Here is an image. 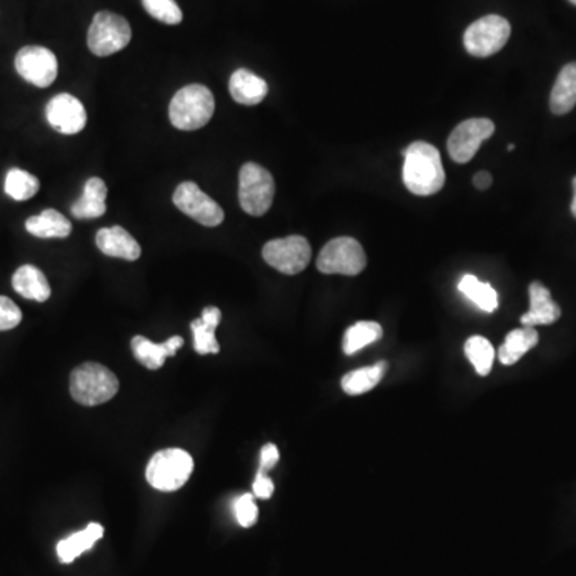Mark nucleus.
I'll return each mask as SVG.
<instances>
[{
    "label": "nucleus",
    "mask_w": 576,
    "mask_h": 576,
    "mask_svg": "<svg viewBox=\"0 0 576 576\" xmlns=\"http://www.w3.org/2000/svg\"><path fill=\"white\" fill-rule=\"evenodd\" d=\"M405 188L416 196H432L444 188L445 172L440 152L426 141H415L404 151Z\"/></svg>",
    "instance_id": "f257e3e1"
},
{
    "label": "nucleus",
    "mask_w": 576,
    "mask_h": 576,
    "mask_svg": "<svg viewBox=\"0 0 576 576\" xmlns=\"http://www.w3.org/2000/svg\"><path fill=\"white\" fill-rule=\"evenodd\" d=\"M215 98L205 85L192 84L175 93L168 108L173 127L184 132L199 130L212 119Z\"/></svg>",
    "instance_id": "f03ea898"
},
{
    "label": "nucleus",
    "mask_w": 576,
    "mask_h": 576,
    "mask_svg": "<svg viewBox=\"0 0 576 576\" xmlns=\"http://www.w3.org/2000/svg\"><path fill=\"white\" fill-rule=\"evenodd\" d=\"M72 399L85 407L104 404L119 391L117 376L104 365L85 362L74 368L69 384Z\"/></svg>",
    "instance_id": "7ed1b4c3"
},
{
    "label": "nucleus",
    "mask_w": 576,
    "mask_h": 576,
    "mask_svg": "<svg viewBox=\"0 0 576 576\" xmlns=\"http://www.w3.org/2000/svg\"><path fill=\"white\" fill-rule=\"evenodd\" d=\"M192 469L194 460L186 450L165 448L149 460L146 479L160 492H175L188 482Z\"/></svg>",
    "instance_id": "20e7f679"
},
{
    "label": "nucleus",
    "mask_w": 576,
    "mask_h": 576,
    "mask_svg": "<svg viewBox=\"0 0 576 576\" xmlns=\"http://www.w3.org/2000/svg\"><path fill=\"white\" fill-rule=\"evenodd\" d=\"M276 183L271 173L255 162L242 165L239 173V204L245 213L263 216L271 208Z\"/></svg>",
    "instance_id": "39448f33"
},
{
    "label": "nucleus",
    "mask_w": 576,
    "mask_h": 576,
    "mask_svg": "<svg viewBox=\"0 0 576 576\" xmlns=\"http://www.w3.org/2000/svg\"><path fill=\"white\" fill-rule=\"evenodd\" d=\"M132 40V28L124 16L98 12L88 29L87 45L96 56H109L124 50Z\"/></svg>",
    "instance_id": "423d86ee"
},
{
    "label": "nucleus",
    "mask_w": 576,
    "mask_h": 576,
    "mask_svg": "<svg viewBox=\"0 0 576 576\" xmlns=\"http://www.w3.org/2000/svg\"><path fill=\"white\" fill-rule=\"evenodd\" d=\"M367 266L364 248L352 237L330 240L317 256V269L324 274L357 276Z\"/></svg>",
    "instance_id": "0eeeda50"
},
{
    "label": "nucleus",
    "mask_w": 576,
    "mask_h": 576,
    "mask_svg": "<svg viewBox=\"0 0 576 576\" xmlns=\"http://www.w3.org/2000/svg\"><path fill=\"white\" fill-rule=\"evenodd\" d=\"M511 36V24L500 15H487L464 32V47L469 55L487 58L500 52Z\"/></svg>",
    "instance_id": "6e6552de"
},
{
    "label": "nucleus",
    "mask_w": 576,
    "mask_h": 576,
    "mask_svg": "<svg viewBox=\"0 0 576 576\" xmlns=\"http://www.w3.org/2000/svg\"><path fill=\"white\" fill-rule=\"evenodd\" d=\"M311 255V245L303 236L269 240L263 247L264 261L287 276H295L304 271L311 261Z\"/></svg>",
    "instance_id": "1a4fd4ad"
},
{
    "label": "nucleus",
    "mask_w": 576,
    "mask_h": 576,
    "mask_svg": "<svg viewBox=\"0 0 576 576\" xmlns=\"http://www.w3.org/2000/svg\"><path fill=\"white\" fill-rule=\"evenodd\" d=\"M173 204L180 208L184 215L207 228H216L223 223V208L192 181H184L176 188Z\"/></svg>",
    "instance_id": "9d476101"
},
{
    "label": "nucleus",
    "mask_w": 576,
    "mask_h": 576,
    "mask_svg": "<svg viewBox=\"0 0 576 576\" xmlns=\"http://www.w3.org/2000/svg\"><path fill=\"white\" fill-rule=\"evenodd\" d=\"M16 72L29 84L47 88L58 76V60L55 53L39 45H29L16 53Z\"/></svg>",
    "instance_id": "9b49d317"
},
{
    "label": "nucleus",
    "mask_w": 576,
    "mask_h": 576,
    "mask_svg": "<svg viewBox=\"0 0 576 576\" xmlns=\"http://www.w3.org/2000/svg\"><path fill=\"white\" fill-rule=\"evenodd\" d=\"M495 133L490 119H469L461 122L448 138L447 148L456 164H468L476 156L480 144Z\"/></svg>",
    "instance_id": "f8f14e48"
},
{
    "label": "nucleus",
    "mask_w": 576,
    "mask_h": 576,
    "mask_svg": "<svg viewBox=\"0 0 576 576\" xmlns=\"http://www.w3.org/2000/svg\"><path fill=\"white\" fill-rule=\"evenodd\" d=\"M45 114L48 124L63 135H76L87 125V111L84 104L69 93L53 96L52 100L48 101Z\"/></svg>",
    "instance_id": "ddd939ff"
},
{
    "label": "nucleus",
    "mask_w": 576,
    "mask_h": 576,
    "mask_svg": "<svg viewBox=\"0 0 576 576\" xmlns=\"http://www.w3.org/2000/svg\"><path fill=\"white\" fill-rule=\"evenodd\" d=\"M530 309L520 317L524 327L551 325L560 317L559 304L552 300L551 292L541 282H532L530 288Z\"/></svg>",
    "instance_id": "4468645a"
},
{
    "label": "nucleus",
    "mask_w": 576,
    "mask_h": 576,
    "mask_svg": "<svg viewBox=\"0 0 576 576\" xmlns=\"http://www.w3.org/2000/svg\"><path fill=\"white\" fill-rule=\"evenodd\" d=\"M96 247L112 258L135 261L141 256V247L130 232L120 226L103 228L96 232Z\"/></svg>",
    "instance_id": "2eb2a0df"
},
{
    "label": "nucleus",
    "mask_w": 576,
    "mask_h": 576,
    "mask_svg": "<svg viewBox=\"0 0 576 576\" xmlns=\"http://www.w3.org/2000/svg\"><path fill=\"white\" fill-rule=\"evenodd\" d=\"M184 340L181 336H172L165 343H152L144 336H135L132 340L133 356L149 370H157L164 365L165 359L175 356L176 351L183 346Z\"/></svg>",
    "instance_id": "dca6fc26"
},
{
    "label": "nucleus",
    "mask_w": 576,
    "mask_h": 576,
    "mask_svg": "<svg viewBox=\"0 0 576 576\" xmlns=\"http://www.w3.org/2000/svg\"><path fill=\"white\" fill-rule=\"evenodd\" d=\"M266 80L248 69H237L229 79V93L234 101L244 106H255L268 96Z\"/></svg>",
    "instance_id": "f3484780"
},
{
    "label": "nucleus",
    "mask_w": 576,
    "mask_h": 576,
    "mask_svg": "<svg viewBox=\"0 0 576 576\" xmlns=\"http://www.w3.org/2000/svg\"><path fill=\"white\" fill-rule=\"evenodd\" d=\"M106 197L108 188L101 178H88L84 186V194L71 207L72 215L77 220H95L106 213Z\"/></svg>",
    "instance_id": "a211bd4d"
},
{
    "label": "nucleus",
    "mask_w": 576,
    "mask_h": 576,
    "mask_svg": "<svg viewBox=\"0 0 576 576\" xmlns=\"http://www.w3.org/2000/svg\"><path fill=\"white\" fill-rule=\"evenodd\" d=\"M12 285L18 295L28 298V300L37 301V303H45L52 295V288H50L44 272L36 266H31V264H24L21 268L16 269L15 274H13Z\"/></svg>",
    "instance_id": "6ab92c4d"
},
{
    "label": "nucleus",
    "mask_w": 576,
    "mask_h": 576,
    "mask_svg": "<svg viewBox=\"0 0 576 576\" xmlns=\"http://www.w3.org/2000/svg\"><path fill=\"white\" fill-rule=\"evenodd\" d=\"M221 311L215 306L205 308L200 319L192 320L191 328L194 332V349L197 354H218L220 344L216 341L215 330L220 325Z\"/></svg>",
    "instance_id": "aec40b11"
},
{
    "label": "nucleus",
    "mask_w": 576,
    "mask_h": 576,
    "mask_svg": "<svg viewBox=\"0 0 576 576\" xmlns=\"http://www.w3.org/2000/svg\"><path fill=\"white\" fill-rule=\"evenodd\" d=\"M551 111L557 116H564L576 106V61L565 64L557 76L549 98Z\"/></svg>",
    "instance_id": "412c9836"
},
{
    "label": "nucleus",
    "mask_w": 576,
    "mask_h": 576,
    "mask_svg": "<svg viewBox=\"0 0 576 576\" xmlns=\"http://www.w3.org/2000/svg\"><path fill=\"white\" fill-rule=\"evenodd\" d=\"M26 231L39 239H64L71 234L72 224L60 212L48 208L40 215L31 216L26 220Z\"/></svg>",
    "instance_id": "4be33fe9"
},
{
    "label": "nucleus",
    "mask_w": 576,
    "mask_h": 576,
    "mask_svg": "<svg viewBox=\"0 0 576 576\" xmlns=\"http://www.w3.org/2000/svg\"><path fill=\"white\" fill-rule=\"evenodd\" d=\"M103 533V525L96 524V522L88 524V527L84 528L82 532L72 533L71 536L64 538V540H61L58 546H56L58 559H60L63 564H71L72 560H76L82 552L92 549L93 544L100 540Z\"/></svg>",
    "instance_id": "5701e85b"
},
{
    "label": "nucleus",
    "mask_w": 576,
    "mask_h": 576,
    "mask_svg": "<svg viewBox=\"0 0 576 576\" xmlns=\"http://www.w3.org/2000/svg\"><path fill=\"white\" fill-rule=\"evenodd\" d=\"M538 341H540V336H538L535 327H522L512 330L500 346L498 359L503 365H514L519 362L520 357L527 354L530 349L535 348Z\"/></svg>",
    "instance_id": "b1692460"
},
{
    "label": "nucleus",
    "mask_w": 576,
    "mask_h": 576,
    "mask_svg": "<svg viewBox=\"0 0 576 576\" xmlns=\"http://www.w3.org/2000/svg\"><path fill=\"white\" fill-rule=\"evenodd\" d=\"M386 370H388V364L383 362V360L378 362V364L372 365V367L352 370L348 375L343 376L341 388L349 396H360V394L372 391L376 384L380 383Z\"/></svg>",
    "instance_id": "393cba45"
},
{
    "label": "nucleus",
    "mask_w": 576,
    "mask_h": 576,
    "mask_svg": "<svg viewBox=\"0 0 576 576\" xmlns=\"http://www.w3.org/2000/svg\"><path fill=\"white\" fill-rule=\"evenodd\" d=\"M460 292L463 293L469 301L476 304L477 308L485 312H493L498 308V295L495 288L485 282H480L476 276L466 274L458 284Z\"/></svg>",
    "instance_id": "a878e982"
},
{
    "label": "nucleus",
    "mask_w": 576,
    "mask_h": 576,
    "mask_svg": "<svg viewBox=\"0 0 576 576\" xmlns=\"http://www.w3.org/2000/svg\"><path fill=\"white\" fill-rule=\"evenodd\" d=\"M383 336V328L380 324L376 322H357V324L352 325L344 333L343 341V351L344 354L352 356L356 354L360 349H364L368 344L376 343V341L381 340Z\"/></svg>",
    "instance_id": "bb28decb"
},
{
    "label": "nucleus",
    "mask_w": 576,
    "mask_h": 576,
    "mask_svg": "<svg viewBox=\"0 0 576 576\" xmlns=\"http://www.w3.org/2000/svg\"><path fill=\"white\" fill-rule=\"evenodd\" d=\"M40 183L37 176L21 168H12L5 178V192L8 197L18 202L32 199L39 192Z\"/></svg>",
    "instance_id": "cd10ccee"
},
{
    "label": "nucleus",
    "mask_w": 576,
    "mask_h": 576,
    "mask_svg": "<svg viewBox=\"0 0 576 576\" xmlns=\"http://www.w3.org/2000/svg\"><path fill=\"white\" fill-rule=\"evenodd\" d=\"M464 352L480 376H487L495 360V349L484 336H471L464 344Z\"/></svg>",
    "instance_id": "c85d7f7f"
},
{
    "label": "nucleus",
    "mask_w": 576,
    "mask_h": 576,
    "mask_svg": "<svg viewBox=\"0 0 576 576\" xmlns=\"http://www.w3.org/2000/svg\"><path fill=\"white\" fill-rule=\"evenodd\" d=\"M143 7L152 18L164 24H180L183 21V12L175 0H141Z\"/></svg>",
    "instance_id": "c756f323"
},
{
    "label": "nucleus",
    "mask_w": 576,
    "mask_h": 576,
    "mask_svg": "<svg viewBox=\"0 0 576 576\" xmlns=\"http://www.w3.org/2000/svg\"><path fill=\"white\" fill-rule=\"evenodd\" d=\"M234 512H236V519L244 528H250L256 524L258 520V506L255 503V496L252 493H245L239 496L236 503H234Z\"/></svg>",
    "instance_id": "7c9ffc66"
},
{
    "label": "nucleus",
    "mask_w": 576,
    "mask_h": 576,
    "mask_svg": "<svg viewBox=\"0 0 576 576\" xmlns=\"http://www.w3.org/2000/svg\"><path fill=\"white\" fill-rule=\"evenodd\" d=\"M21 309L7 296H0V332H7L20 325Z\"/></svg>",
    "instance_id": "2f4dec72"
},
{
    "label": "nucleus",
    "mask_w": 576,
    "mask_h": 576,
    "mask_svg": "<svg viewBox=\"0 0 576 576\" xmlns=\"http://www.w3.org/2000/svg\"><path fill=\"white\" fill-rule=\"evenodd\" d=\"M274 493V482L271 477L266 476V472L258 471L255 482H253V495L263 500H268Z\"/></svg>",
    "instance_id": "473e14b6"
},
{
    "label": "nucleus",
    "mask_w": 576,
    "mask_h": 576,
    "mask_svg": "<svg viewBox=\"0 0 576 576\" xmlns=\"http://www.w3.org/2000/svg\"><path fill=\"white\" fill-rule=\"evenodd\" d=\"M277 461H279V450H277L276 445L266 444L261 450L260 455V472L271 471L274 466H276Z\"/></svg>",
    "instance_id": "72a5a7b5"
},
{
    "label": "nucleus",
    "mask_w": 576,
    "mask_h": 576,
    "mask_svg": "<svg viewBox=\"0 0 576 576\" xmlns=\"http://www.w3.org/2000/svg\"><path fill=\"white\" fill-rule=\"evenodd\" d=\"M472 183H474V186H476L479 191H485V189L492 186V175L488 172H479L477 175H474Z\"/></svg>",
    "instance_id": "f704fd0d"
},
{
    "label": "nucleus",
    "mask_w": 576,
    "mask_h": 576,
    "mask_svg": "<svg viewBox=\"0 0 576 576\" xmlns=\"http://www.w3.org/2000/svg\"><path fill=\"white\" fill-rule=\"evenodd\" d=\"M572 213L576 218V176L573 178V200H572Z\"/></svg>",
    "instance_id": "c9c22d12"
},
{
    "label": "nucleus",
    "mask_w": 576,
    "mask_h": 576,
    "mask_svg": "<svg viewBox=\"0 0 576 576\" xmlns=\"http://www.w3.org/2000/svg\"><path fill=\"white\" fill-rule=\"evenodd\" d=\"M516 148L514 144H508V151H512V149Z\"/></svg>",
    "instance_id": "e433bc0d"
},
{
    "label": "nucleus",
    "mask_w": 576,
    "mask_h": 576,
    "mask_svg": "<svg viewBox=\"0 0 576 576\" xmlns=\"http://www.w3.org/2000/svg\"><path fill=\"white\" fill-rule=\"evenodd\" d=\"M568 2H570V4L576 5V0H568Z\"/></svg>",
    "instance_id": "4c0bfd02"
}]
</instances>
